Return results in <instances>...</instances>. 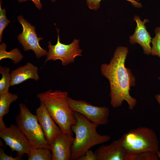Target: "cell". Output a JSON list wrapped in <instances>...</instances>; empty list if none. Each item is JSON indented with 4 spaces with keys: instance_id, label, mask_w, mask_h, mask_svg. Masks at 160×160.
<instances>
[{
    "instance_id": "6da1fadb",
    "label": "cell",
    "mask_w": 160,
    "mask_h": 160,
    "mask_svg": "<svg viewBox=\"0 0 160 160\" xmlns=\"http://www.w3.org/2000/svg\"><path fill=\"white\" fill-rule=\"evenodd\" d=\"M128 52L127 47H117L110 63L103 64L100 71L110 83L111 106L114 108L119 107L124 101H126L129 109L132 110L135 106L137 100L129 94L130 87L135 85V79L130 69L125 65Z\"/></svg>"
},
{
    "instance_id": "7a4b0ae2",
    "label": "cell",
    "mask_w": 160,
    "mask_h": 160,
    "mask_svg": "<svg viewBox=\"0 0 160 160\" xmlns=\"http://www.w3.org/2000/svg\"><path fill=\"white\" fill-rule=\"evenodd\" d=\"M37 97L44 104L62 131L73 136L71 127L76 124L77 120L75 112L68 103V92L50 89L38 94Z\"/></svg>"
},
{
    "instance_id": "3957f363",
    "label": "cell",
    "mask_w": 160,
    "mask_h": 160,
    "mask_svg": "<svg viewBox=\"0 0 160 160\" xmlns=\"http://www.w3.org/2000/svg\"><path fill=\"white\" fill-rule=\"evenodd\" d=\"M76 124L71 127L75 137L71 148V160H77L94 146L107 143L111 139L109 135H101L97 132L99 125L83 115L75 112Z\"/></svg>"
},
{
    "instance_id": "277c9868",
    "label": "cell",
    "mask_w": 160,
    "mask_h": 160,
    "mask_svg": "<svg viewBox=\"0 0 160 160\" xmlns=\"http://www.w3.org/2000/svg\"><path fill=\"white\" fill-rule=\"evenodd\" d=\"M127 154L145 152L155 153L159 151V142L151 129L140 127L129 130L119 139Z\"/></svg>"
},
{
    "instance_id": "5b68a950",
    "label": "cell",
    "mask_w": 160,
    "mask_h": 160,
    "mask_svg": "<svg viewBox=\"0 0 160 160\" xmlns=\"http://www.w3.org/2000/svg\"><path fill=\"white\" fill-rule=\"evenodd\" d=\"M19 113L15 118L17 126L28 139L31 148L50 149L36 115L31 113L24 103H19Z\"/></svg>"
},
{
    "instance_id": "8992f818",
    "label": "cell",
    "mask_w": 160,
    "mask_h": 160,
    "mask_svg": "<svg viewBox=\"0 0 160 160\" xmlns=\"http://www.w3.org/2000/svg\"><path fill=\"white\" fill-rule=\"evenodd\" d=\"M57 43L52 45L51 41H48V47L49 51L44 63L48 61H54L60 60L63 65L65 66L75 61L77 56H81L82 50L79 45V40L74 39L69 44H65L60 42L59 35V30L57 28Z\"/></svg>"
},
{
    "instance_id": "52a82bcc",
    "label": "cell",
    "mask_w": 160,
    "mask_h": 160,
    "mask_svg": "<svg viewBox=\"0 0 160 160\" xmlns=\"http://www.w3.org/2000/svg\"><path fill=\"white\" fill-rule=\"evenodd\" d=\"M68 102L74 112L83 115L91 121L98 125L108 124L110 111L108 107L94 106L85 101L76 100L69 97Z\"/></svg>"
},
{
    "instance_id": "ba28073f",
    "label": "cell",
    "mask_w": 160,
    "mask_h": 160,
    "mask_svg": "<svg viewBox=\"0 0 160 160\" xmlns=\"http://www.w3.org/2000/svg\"><path fill=\"white\" fill-rule=\"evenodd\" d=\"M17 19L23 28V31L18 34L17 39L23 46L24 51L32 50L38 59L47 55L48 52L43 48L39 43L43 38L38 37L35 27L24 19L22 15L18 16Z\"/></svg>"
},
{
    "instance_id": "9c48e42d",
    "label": "cell",
    "mask_w": 160,
    "mask_h": 160,
    "mask_svg": "<svg viewBox=\"0 0 160 160\" xmlns=\"http://www.w3.org/2000/svg\"><path fill=\"white\" fill-rule=\"evenodd\" d=\"M0 137L12 151H15L18 156L24 154L28 155L31 148L29 142L24 134L17 125L11 124L10 126L0 129Z\"/></svg>"
},
{
    "instance_id": "30bf717a",
    "label": "cell",
    "mask_w": 160,
    "mask_h": 160,
    "mask_svg": "<svg viewBox=\"0 0 160 160\" xmlns=\"http://www.w3.org/2000/svg\"><path fill=\"white\" fill-rule=\"evenodd\" d=\"M36 115L45 138L51 146L56 137L62 131L41 101L40 106L36 110Z\"/></svg>"
},
{
    "instance_id": "8fae6325",
    "label": "cell",
    "mask_w": 160,
    "mask_h": 160,
    "mask_svg": "<svg viewBox=\"0 0 160 160\" xmlns=\"http://www.w3.org/2000/svg\"><path fill=\"white\" fill-rule=\"evenodd\" d=\"M75 138L62 131L50 146L52 160H71V146Z\"/></svg>"
},
{
    "instance_id": "7c38bea8",
    "label": "cell",
    "mask_w": 160,
    "mask_h": 160,
    "mask_svg": "<svg viewBox=\"0 0 160 160\" xmlns=\"http://www.w3.org/2000/svg\"><path fill=\"white\" fill-rule=\"evenodd\" d=\"M134 20L137 23V26L134 33L129 37V42L132 44H139L143 48L144 53L149 55L151 53L150 43L152 39L145 25V24L149 20L145 19L142 21L137 15L135 16Z\"/></svg>"
},
{
    "instance_id": "4fadbf2b",
    "label": "cell",
    "mask_w": 160,
    "mask_h": 160,
    "mask_svg": "<svg viewBox=\"0 0 160 160\" xmlns=\"http://www.w3.org/2000/svg\"><path fill=\"white\" fill-rule=\"evenodd\" d=\"M97 160H126L127 153L119 139L101 145L95 151Z\"/></svg>"
},
{
    "instance_id": "5bb4252c",
    "label": "cell",
    "mask_w": 160,
    "mask_h": 160,
    "mask_svg": "<svg viewBox=\"0 0 160 160\" xmlns=\"http://www.w3.org/2000/svg\"><path fill=\"white\" fill-rule=\"evenodd\" d=\"M37 67L30 62L20 66L11 73L10 86L19 84L29 79L38 81L39 80Z\"/></svg>"
},
{
    "instance_id": "9a60e30c",
    "label": "cell",
    "mask_w": 160,
    "mask_h": 160,
    "mask_svg": "<svg viewBox=\"0 0 160 160\" xmlns=\"http://www.w3.org/2000/svg\"><path fill=\"white\" fill-rule=\"evenodd\" d=\"M18 98L17 94H13L9 92L0 94V121H3V117L9 112L10 105L12 103L16 101Z\"/></svg>"
},
{
    "instance_id": "2e32d148",
    "label": "cell",
    "mask_w": 160,
    "mask_h": 160,
    "mask_svg": "<svg viewBox=\"0 0 160 160\" xmlns=\"http://www.w3.org/2000/svg\"><path fill=\"white\" fill-rule=\"evenodd\" d=\"M6 48L7 45L4 42L0 44V61L3 59L9 58L13 61V63L16 64L23 59V55L18 49H13L7 52Z\"/></svg>"
},
{
    "instance_id": "e0dca14e",
    "label": "cell",
    "mask_w": 160,
    "mask_h": 160,
    "mask_svg": "<svg viewBox=\"0 0 160 160\" xmlns=\"http://www.w3.org/2000/svg\"><path fill=\"white\" fill-rule=\"evenodd\" d=\"M50 149L39 148H31L28 155V160H52Z\"/></svg>"
},
{
    "instance_id": "ac0fdd59",
    "label": "cell",
    "mask_w": 160,
    "mask_h": 160,
    "mask_svg": "<svg viewBox=\"0 0 160 160\" xmlns=\"http://www.w3.org/2000/svg\"><path fill=\"white\" fill-rule=\"evenodd\" d=\"M10 70L9 68L0 66V73L1 78L0 80V94L9 92L11 79Z\"/></svg>"
},
{
    "instance_id": "d6986e66",
    "label": "cell",
    "mask_w": 160,
    "mask_h": 160,
    "mask_svg": "<svg viewBox=\"0 0 160 160\" xmlns=\"http://www.w3.org/2000/svg\"><path fill=\"white\" fill-rule=\"evenodd\" d=\"M157 153L145 152L136 154H127L126 160H158Z\"/></svg>"
},
{
    "instance_id": "ffe728a7",
    "label": "cell",
    "mask_w": 160,
    "mask_h": 160,
    "mask_svg": "<svg viewBox=\"0 0 160 160\" xmlns=\"http://www.w3.org/2000/svg\"><path fill=\"white\" fill-rule=\"evenodd\" d=\"M154 32L155 36L151 42L152 46L151 54L152 55H157L160 57V27L156 28Z\"/></svg>"
},
{
    "instance_id": "44dd1931",
    "label": "cell",
    "mask_w": 160,
    "mask_h": 160,
    "mask_svg": "<svg viewBox=\"0 0 160 160\" xmlns=\"http://www.w3.org/2000/svg\"><path fill=\"white\" fill-rule=\"evenodd\" d=\"M5 8H1V1H0V42L2 41V33L4 29L8 25L10 21L8 20L6 15Z\"/></svg>"
},
{
    "instance_id": "7402d4cb",
    "label": "cell",
    "mask_w": 160,
    "mask_h": 160,
    "mask_svg": "<svg viewBox=\"0 0 160 160\" xmlns=\"http://www.w3.org/2000/svg\"><path fill=\"white\" fill-rule=\"evenodd\" d=\"M102 0H86L87 5L90 9L96 10L100 8V2ZM130 2L132 4L138 8L142 7L141 3L135 0H126Z\"/></svg>"
},
{
    "instance_id": "603a6c76",
    "label": "cell",
    "mask_w": 160,
    "mask_h": 160,
    "mask_svg": "<svg viewBox=\"0 0 160 160\" xmlns=\"http://www.w3.org/2000/svg\"><path fill=\"white\" fill-rule=\"evenodd\" d=\"M79 160H97L95 152L89 150L83 155L79 157L78 159Z\"/></svg>"
},
{
    "instance_id": "cb8c5ba5",
    "label": "cell",
    "mask_w": 160,
    "mask_h": 160,
    "mask_svg": "<svg viewBox=\"0 0 160 160\" xmlns=\"http://www.w3.org/2000/svg\"><path fill=\"white\" fill-rule=\"evenodd\" d=\"M23 159L22 156H18L15 157H13L12 156L7 155L4 152V150L0 147V160H21Z\"/></svg>"
},
{
    "instance_id": "d4e9b609",
    "label": "cell",
    "mask_w": 160,
    "mask_h": 160,
    "mask_svg": "<svg viewBox=\"0 0 160 160\" xmlns=\"http://www.w3.org/2000/svg\"><path fill=\"white\" fill-rule=\"evenodd\" d=\"M28 0H31L33 2L35 6L39 9L40 10L42 8V5L40 2V0H18V1L22 3ZM52 1H55L57 0H51Z\"/></svg>"
},
{
    "instance_id": "484cf974",
    "label": "cell",
    "mask_w": 160,
    "mask_h": 160,
    "mask_svg": "<svg viewBox=\"0 0 160 160\" xmlns=\"http://www.w3.org/2000/svg\"><path fill=\"white\" fill-rule=\"evenodd\" d=\"M159 79L160 80V77H159ZM155 97L158 103L160 105V94L156 95Z\"/></svg>"
},
{
    "instance_id": "4316f807",
    "label": "cell",
    "mask_w": 160,
    "mask_h": 160,
    "mask_svg": "<svg viewBox=\"0 0 160 160\" xmlns=\"http://www.w3.org/2000/svg\"><path fill=\"white\" fill-rule=\"evenodd\" d=\"M157 154L159 158V159H160V151H158L157 153Z\"/></svg>"
}]
</instances>
